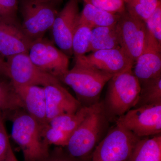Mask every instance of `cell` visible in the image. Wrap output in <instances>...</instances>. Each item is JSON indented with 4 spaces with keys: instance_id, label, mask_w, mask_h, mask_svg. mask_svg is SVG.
<instances>
[{
    "instance_id": "obj_15",
    "label": "cell",
    "mask_w": 161,
    "mask_h": 161,
    "mask_svg": "<svg viewBox=\"0 0 161 161\" xmlns=\"http://www.w3.org/2000/svg\"><path fill=\"white\" fill-rule=\"evenodd\" d=\"M13 87L23 103L24 109L41 125L48 124L47 120L46 100L43 87L26 85L14 86Z\"/></svg>"
},
{
    "instance_id": "obj_18",
    "label": "cell",
    "mask_w": 161,
    "mask_h": 161,
    "mask_svg": "<svg viewBox=\"0 0 161 161\" xmlns=\"http://www.w3.org/2000/svg\"><path fill=\"white\" fill-rule=\"evenodd\" d=\"M120 47L116 24L92 30L89 52Z\"/></svg>"
},
{
    "instance_id": "obj_4",
    "label": "cell",
    "mask_w": 161,
    "mask_h": 161,
    "mask_svg": "<svg viewBox=\"0 0 161 161\" xmlns=\"http://www.w3.org/2000/svg\"><path fill=\"white\" fill-rule=\"evenodd\" d=\"M108 82L104 107L108 116L119 118L135 107L140 93V83L132 69L114 75Z\"/></svg>"
},
{
    "instance_id": "obj_2",
    "label": "cell",
    "mask_w": 161,
    "mask_h": 161,
    "mask_svg": "<svg viewBox=\"0 0 161 161\" xmlns=\"http://www.w3.org/2000/svg\"><path fill=\"white\" fill-rule=\"evenodd\" d=\"M11 136L23 152L24 161H42L49 154V146L41 134V125L24 109L9 114Z\"/></svg>"
},
{
    "instance_id": "obj_11",
    "label": "cell",
    "mask_w": 161,
    "mask_h": 161,
    "mask_svg": "<svg viewBox=\"0 0 161 161\" xmlns=\"http://www.w3.org/2000/svg\"><path fill=\"white\" fill-rule=\"evenodd\" d=\"M79 16L78 0H69L58 13L51 29L55 44L68 56L73 55L72 39Z\"/></svg>"
},
{
    "instance_id": "obj_26",
    "label": "cell",
    "mask_w": 161,
    "mask_h": 161,
    "mask_svg": "<svg viewBox=\"0 0 161 161\" xmlns=\"http://www.w3.org/2000/svg\"><path fill=\"white\" fill-rule=\"evenodd\" d=\"M129 0H83L84 3L112 13L121 14L126 11V5Z\"/></svg>"
},
{
    "instance_id": "obj_25",
    "label": "cell",
    "mask_w": 161,
    "mask_h": 161,
    "mask_svg": "<svg viewBox=\"0 0 161 161\" xmlns=\"http://www.w3.org/2000/svg\"><path fill=\"white\" fill-rule=\"evenodd\" d=\"M145 22L150 40L161 47V3Z\"/></svg>"
},
{
    "instance_id": "obj_13",
    "label": "cell",
    "mask_w": 161,
    "mask_h": 161,
    "mask_svg": "<svg viewBox=\"0 0 161 161\" xmlns=\"http://www.w3.org/2000/svg\"><path fill=\"white\" fill-rule=\"evenodd\" d=\"M17 20L0 19V54L6 58L27 53L33 42Z\"/></svg>"
},
{
    "instance_id": "obj_20",
    "label": "cell",
    "mask_w": 161,
    "mask_h": 161,
    "mask_svg": "<svg viewBox=\"0 0 161 161\" xmlns=\"http://www.w3.org/2000/svg\"><path fill=\"white\" fill-rule=\"evenodd\" d=\"M92 105L82 106L74 113H67L56 116L48 122L51 126L71 135L84 119L92 108Z\"/></svg>"
},
{
    "instance_id": "obj_31",
    "label": "cell",
    "mask_w": 161,
    "mask_h": 161,
    "mask_svg": "<svg viewBox=\"0 0 161 161\" xmlns=\"http://www.w3.org/2000/svg\"><path fill=\"white\" fill-rule=\"evenodd\" d=\"M0 75L8 77V70L6 61L3 60V57L0 54Z\"/></svg>"
},
{
    "instance_id": "obj_14",
    "label": "cell",
    "mask_w": 161,
    "mask_h": 161,
    "mask_svg": "<svg viewBox=\"0 0 161 161\" xmlns=\"http://www.w3.org/2000/svg\"><path fill=\"white\" fill-rule=\"evenodd\" d=\"M46 100V116L47 123L58 115L74 113L82 107L60 82L43 87Z\"/></svg>"
},
{
    "instance_id": "obj_34",
    "label": "cell",
    "mask_w": 161,
    "mask_h": 161,
    "mask_svg": "<svg viewBox=\"0 0 161 161\" xmlns=\"http://www.w3.org/2000/svg\"><path fill=\"white\" fill-rule=\"evenodd\" d=\"M43 1H45V2H48V3H53L54 4L55 3H58L59 1H61V0H42Z\"/></svg>"
},
{
    "instance_id": "obj_32",
    "label": "cell",
    "mask_w": 161,
    "mask_h": 161,
    "mask_svg": "<svg viewBox=\"0 0 161 161\" xmlns=\"http://www.w3.org/2000/svg\"><path fill=\"white\" fill-rule=\"evenodd\" d=\"M4 161H19L13 151L11 147L9 148L7 156Z\"/></svg>"
},
{
    "instance_id": "obj_28",
    "label": "cell",
    "mask_w": 161,
    "mask_h": 161,
    "mask_svg": "<svg viewBox=\"0 0 161 161\" xmlns=\"http://www.w3.org/2000/svg\"><path fill=\"white\" fill-rule=\"evenodd\" d=\"M42 161H83L69 154L64 147H57L50 150L49 154Z\"/></svg>"
},
{
    "instance_id": "obj_3",
    "label": "cell",
    "mask_w": 161,
    "mask_h": 161,
    "mask_svg": "<svg viewBox=\"0 0 161 161\" xmlns=\"http://www.w3.org/2000/svg\"><path fill=\"white\" fill-rule=\"evenodd\" d=\"M113 76L75 60L73 68L69 70L60 81L71 88L79 102L93 104L98 102L96 100L104 86Z\"/></svg>"
},
{
    "instance_id": "obj_24",
    "label": "cell",
    "mask_w": 161,
    "mask_h": 161,
    "mask_svg": "<svg viewBox=\"0 0 161 161\" xmlns=\"http://www.w3.org/2000/svg\"><path fill=\"white\" fill-rule=\"evenodd\" d=\"M41 134L48 145L65 147L69 141L70 134L51 126L49 124L41 125Z\"/></svg>"
},
{
    "instance_id": "obj_5",
    "label": "cell",
    "mask_w": 161,
    "mask_h": 161,
    "mask_svg": "<svg viewBox=\"0 0 161 161\" xmlns=\"http://www.w3.org/2000/svg\"><path fill=\"white\" fill-rule=\"evenodd\" d=\"M140 139L116 124L94 149L92 161H129Z\"/></svg>"
},
{
    "instance_id": "obj_12",
    "label": "cell",
    "mask_w": 161,
    "mask_h": 161,
    "mask_svg": "<svg viewBox=\"0 0 161 161\" xmlns=\"http://www.w3.org/2000/svg\"><path fill=\"white\" fill-rule=\"evenodd\" d=\"M75 60L113 75L132 69L135 63L120 47L92 52Z\"/></svg>"
},
{
    "instance_id": "obj_17",
    "label": "cell",
    "mask_w": 161,
    "mask_h": 161,
    "mask_svg": "<svg viewBox=\"0 0 161 161\" xmlns=\"http://www.w3.org/2000/svg\"><path fill=\"white\" fill-rule=\"evenodd\" d=\"M120 14L112 13L88 3H85L80 13L79 22L85 23L92 28L112 26L116 24Z\"/></svg>"
},
{
    "instance_id": "obj_8",
    "label": "cell",
    "mask_w": 161,
    "mask_h": 161,
    "mask_svg": "<svg viewBox=\"0 0 161 161\" xmlns=\"http://www.w3.org/2000/svg\"><path fill=\"white\" fill-rule=\"evenodd\" d=\"M116 124L141 138L161 134V103L133 108L119 117Z\"/></svg>"
},
{
    "instance_id": "obj_21",
    "label": "cell",
    "mask_w": 161,
    "mask_h": 161,
    "mask_svg": "<svg viewBox=\"0 0 161 161\" xmlns=\"http://www.w3.org/2000/svg\"><path fill=\"white\" fill-rule=\"evenodd\" d=\"M140 85L139 97L134 108L161 103V76Z\"/></svg>"
},
{
    "instance_id": "obj_1",
    "label": "cell",
    "mask_w": 161,
    "mask_h": 161,
    "mask_svg": "<svg viewBox=\"0 0 161 161\" xmlns=\"http://www.w3.org/2000/svg\"><path fill=\"white\" fill-rule=\"evenodd\" d=\"M103 103L92 105L88 115L72 133L65 150L70 155L84 161L103 138L108 125V117Z\"/></svg>"
},
{
    "instance_id": "obj_16",
    "label": "cell",
    "mask_w": 161,
    "mask_h": 161,
    "mask_svg": "<svg viewBox=\"0 0 161 161\" xmlns=\"http://www.w3.org/2000/svg\"><path fill=\"white\" fill-rule=\"evenodd\" d=\"M161 51L149 47L136 60L132 71L140 84L161 76Z\"/></svg>"
},
{
    "instance_id": "obj_27",
    "label": "cell",
    "mask_w": 161,
    "mask_h": 161,
    "mask_svg": "<svg viewBox=\"0 0 161 161\" xmlns=\"http://www.w3.org/2000/svg\"><path fill=\"white\" fill-rule=\"evenodd\" d=\"M18 0H0V19L17 20Z\"/></svg>"
},
{
    "instance_id": "obj_9",
    "label": "cell",
    "mask_w": 161,
    "mask_h": 161,
    "mask_svg": "<svg viewBox=\"0 0 161 161\" xmlns=\"http://www.w3.org/2000/svg\"><path fill=\"white\" fill-rule=\"evenodd\" d=\"M28 54L36 66L59 80L69 70V56L43 38L33 41Z\"/></svg>"
},
{
    "instance_id": "obj_19",
    "label": "cell",
    "mask_w": 161,
    "mask_h": 161,
    "mask_svg": "<svg viewBox=\"0 0 161 161\" xmlns=\"http://www.w3.org/2000/svg\"><path fill=\"white\" fill-rule=\"evenodd\" d=\"M129 161H161V135L141 138Z\"/></svg>"
},
{
    "instance_id": "obj_22",
    "label": "cell",
    "mask_w": 161,
    "mask_h": 161,
    "mask_svg": "<svg viewBox=\"0 0 161 161\" xmlns=\"http://www.w3.org/2000/svg\"><path fill=\"white\" fill-rule=\"evenodd\" d=\"M93 28L85 23H78L72 42V50L75 58L83 56L89 52L91 33Z\"/></svg>"
},
{
    "instance_id": "obj_29",
    "label": "cell",
    "mask_w": 161,
    "mask_h": 161,
    "mask_svg": "<svg viewBox=\"0 0 161 161\" xmlns=\"http://www.w3.org/2000/svg\"><path fill=\"white\" fill-rule=\"evenodd\" d=\"M11 147L4 123L0 128V161H4Z\"/></svg>"
},
{
    "instance_id": "obj_10",
    "label": "cell",
    "mask_w": 161,
    "mask_h": 161,
    "mask_svg": "<svg viewBox=\"0 0 161 161\" xmlns=\"http://www.w3.org/2000/svg\"><path fill=\"white\" fill-rule=\"evenodd\" d=\"M6 59L8 78L13 86L35 85L44 87L60 82L58 78L36 66L27 53L18 54Z\"/></svg>"
},
{
    "instance_id": "obj_6",
    "label": "cell",
    "mask_w": 161,
    "mask_h": 161,
    "mask_svg": "<svg viewBox=\"0 0 161 161\" xmlns=\"http://www.w3.org/2000/svg\"><path fill=\"white\" fill-rule=\"evenodd\" d=\"M116 27L120 47L135 62L150 45L146 23L125 11L121 14Z\"/></svg>"
},
{
    "instance_id": "obj_33",
    "label": "cell",
    "mask_w": 161,
    "mask_h": 161,
    "mask_svg": "<svg viewBox=\"0 0 161 161\" xmlns=\"http://www.w3.org/2000/svg\"><path fill=\"white\" fill-rule=\"evenodd\" d=\"M4 116L3 115H0V128L4 122Z\"/></svg>"
},
{
    "instance_id": "obj_7",
    "label": "cell",
    "mask_w": 161,
    "mask_h": 161,
    "mask_svg": "<svg viewBox=\"0 0 161 161\" xmlns=\"http://www.w3.org/2000/svg\"><path fill=\"white\" fill-rule=\"evenodd\" d=\"M22 28L32 41L43 37L51 29L58 13L54 4L42 0H23L21 4Z\"/></svg>"
},
{
    "instance_id": "obj_23",
    "label": "cell",
    "mask_w": 161,
    "mask_h": 161,
    "mask_svg": "<svg viewBox=\"0 0 161 161\" xmlns=\"http://www.w3.org/2000/svg\"><path fill=\"white\" fill-rule=\"evenodd\" d=\"M161 0H129L126 11L145 22L155 11Z\"/></svg>"
},
{
    "instance_id": "obj_30",
    "label": "cell",
    "mask_w": 161,
    "mask_h": 161,
    "mask_svg": "<svg viewBox=\"0 0 161 161\" xmlns=\"http://www.w3.org/2000/svg\"><path fill=\"white\" fill-rule=\"evenodd\" d=\"M15 91L12 85L5 82H0V97H5L13 95Z\"/></svg>"
}]
</instances>
